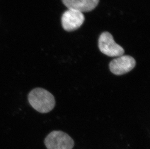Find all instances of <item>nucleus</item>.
I'll use <instances>...</instances> for the list:
<instances>
[{"label":"nucleus","mask_w":150,"mask_h":149,"mask_svg":"<svg viewBox=\"0 0 150 149\" xmlns=\"http://www.w3.org/2000/svg\"><path fill=\"white\" fill-rule=\"evenodd\" d=\"M30 105L41 113L49 112L55 105L54 96L49 91L41 88H37L30 91L28 96Z\"/></svg>","instance_id":"1"},{"label":"nucleus","mask_w":150,"mask_h":149,"mask_svg":"<svg viewBox=\"0 0 150 149\" xmlns=\"http://www.w3.org/2000/svg\"><path fill=\"white\" fill-rule=\"evenodd\" d=\"M47 149H72L74 142L67 133L61 131H53L44 141Z\"/></svg>","instance_id":"2"},{"label":"nucleus","mask_w":150,"mask_h":149,"mask_svg":"<svg viewBox=\"0 0 150 149\" xmlns=\"http://www.w3.org/2000/svg\"><path fill=\"white\" fill-rule=\"evenodd\" d=\"M100 51L108 56L119 57L125 53V50L115 42L113 37L109 32H105L100 36L98 41Z\"/></svg>","instance_id":"3"},{"label":"nucleus","mask_w":150,"mask_h":149,"mask_svg":"<svg viewBox=\"0 0 150 149\" xmlns=\"http://www.w3.org/2000/svg\"><path fill=\"white\" fill-rule=\"evenodd\" d=\"M136 62L133 57L129 55H122L111 61L109 63L110 70L116 75L127 73L134 68Z\"/></svg>","instance_id":"4"},{"label":"nucleus","mask_w":150,"mask_h":149,"mask_svg":"<svg viewBox=\"0 0 150 149\" xmlns=\"http://www.w3.org/2000/svg\"><path fill=\"white\" fill-rule=\"evenodd\" d=\"M85 20V16L81 12L74 9L66 11L61 18L62 25L64 30L71 32L81 27Z\"/></svg>","instance_id":"5"},{"label":"nucleus","mask_w":150,"mask_h":149,"mask_svg":"<svg viewBox=\"0 0 150 149\" xmlns=\"http://www.w3.org/2000/svg\"><path fill=\"white\" fill-rule=\"evenodd\" d=\"M64 5L69 9L83 12L93 10L98 5L99 0H62Z\"/></svg>","instance_id":"6"}]
</instances>
